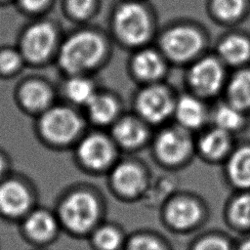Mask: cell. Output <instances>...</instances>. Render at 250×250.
Returning a JSON list of instances; mask_svg holds the SVG:
<instances>
[{"mask_svg":"<svg viewBox=\"0 0 250 250\" xmlns=\"http://www.w3.org/2000/svg\"><path fill=\"white\" fill-rule=\"evenodd\" d=\"M221 99L250 115V66L229 70Z\"/></svg>","mask_w":250,"mask_h":250,"instance_id":"d6986e66","label":"cell"},{"mask_svg":"<svg viewBox=\"0 0 250 250\" xmlns=\"http://www.w3.org/2000/svg\"><path fill=\"white\" fill-rule=\"evenodd\" d=\"M229 223L239 229H250V190H235L226 205Z\"/></svg>","mask_w":250,"mask_h":250,"instance_id":"cb8c5ba5","label":"cell"},{"mask_svg":"<svg viewBox=\"0 0 250 250\" xmlns=\"http://www.w3.org/2000/svg\"><path fill=\"white\" fill-rule=\"evenodd\" d=\"M226 183L235 190H250V140L237 142L222 164Z\"/></svg>","mask_w":250,"mask_h":250,"instance_id":"e0dca14e","label":"cell"},{"mask_svg":"<svg viewBox=\"0 0 250 250\" xmlns=\"http://www.w3.org/2000/svg\"><path fill=\"white\" fill-rule=\"evenodd\" d=\"M81 128L77 114L66 107H54L48 110L41 119L43 134L55 143H67L72 140Z\"/></svg>","mask_w":250,"mask_h":250,"instance_id":"2e32d148","label":"cell"},{"mask_svg":"<svg viewBox=\"0 0 250 250\" xmlns=\"http://www.w3.org/2000/svg\"><path fill=\"white\" fill-rule=\"evenodd\" d=\"M91 119L99 125H112L122 114L117 97L108 93H96L87 104Z\"/></svg>","mask_w":250,"mask_h":250,"instance_id":"603a6c76","label":"cell"},{"mask_svg":"<svg viewBox=\"0 0 250 250\" xmlns=\"http://www.w3.org/2000/svg\"><path fill=\"white\" fill-rule=\"evenodd\" d=\"M177 96L167 81L138 86L132 97V111L155 130L172 122Z\"/></svg>","mask_w":250,"mask_h":250,"instance_id":"5b68a950","label":"cell"},{"mask_svg":"<svg viewBox=\"0 0 250 250\" xmlns=\"http://www.w3.org/2000/svg\"><path fill=\"white\" fill-rule=\"evenodd\" d=\"M236 143L235 136L212 124L194 135L196 156L211 165H222Z\"/></svg>","mask_w":250,"mask_h":250,"instance_id":"7c38bea8","label":"cell"},{"mask_svg":"<svg viewBox=\"0 0 250 250\" xmlns=\"http://www.w3.org/2000/svg\"><path fill=\"white\" fill-rule=\"evenodd\" d=\"M148 165L139 157H127L116 161L109 173V183L113 191L122 199L144 198L152 180Z\"/></svg>","mask_w":250,"mask_h":250,"instance_id":"52a82bcc","label":"cell"},{"mask_svg":"<svg viewBox=\"0 0 250 250\" xmlns=\"http://www.w3.org/2000/svg\"><path fill=\"white\" fill-rule=\"evenodd\" d=\"M191 250H234L230 241L219 234H208L198 238Z\"/></svg>","mask_w":250,"mask_h":250,"instance_id":"f546056e","label":"cell"},{"mask_svg":"<svg viewBox=\"0 0 250 250\" xmlns=\"http://www.w3.org/2000/svg\"><path fill=\"white\" fill-rule=\"evenodd\" d=\"M194 135L174 122L155 129L148 146L154 163L170 172L186 168L196 156Z\"/></svg>","mask_w":250,"mask_h":250,"instance_id":"3957f363","label":"cell"},{"mask_svg":"<svg viewBox=\"0 0 250 250\" xmlns=\"http://www.w3.org/2000/svg\"><path fill=\"white\" fill-rule=\"evenodd\" d=\"M24 231L34 240L44 241L51 239L57 231V222L53 215L44 210L30 213L23 223Z\"/></svg>","mask_w":250,"mask_h":250,"instance_id":"d4e9b609","label":"cell"},{"mask_svg":"<svg viewBox=\"0 0 250 250\" xmlns=\"http://www.w3.org/2000/svg\"><path fill=\"white\" fill-rule=\"evenodd\" d=\"M100 204L94 194L76 191L62 204L60 215L64 227L75 233H85L94 229L100 217Z\"/></svg>","mask_w":250,"mask_h":250,"instance_id":"30bf717a","label":"cell"},{"mask_svg":"<svg viewBox=\"0 0 250 250\" xmlns=\"http://www.w3.org/2000/svg\"><path fill=\"white\" fill-rule=\"evenodd\" d=\"M126 250H167L162 239L148 232H137L125 242Z\"/></svg>","mask_w":250,"mask_h":250,"instance_id":"f1b7e54d","label":"cell"},{"mask_svg":"<svg viewBox=\"0 0 250 250\" xmlns=\"http://www.w3.org/2000/svg\"><path fill=\"white\" fill-rule=\"evenodd\" d=\"M21 5L28 11H38L47 2V0H21Z\"/></svg>","mask_w":250,"mask_h":250,"instance_id":"d6a6232c","label":"cell"},{"mask_svg":"<svg viewBox=\"0 0 250 250\" xmlns=\"http://www.w3.org/2000/svg\"><path fill=\"white\" fill-rule=\"evenodd\" d=\"M159 27L153 13L137 0L120 3L111 19L115 39L130 52L153 44Z\"/></svg>","mask_w":250,"mask_h":250,"instance_id":"7a4b0ae2","label":"cell"},{"mask_svg":"<svg viewBox=\"0 0 250 250\" xmlns=\"http://www.w3.org/2000/svg\"><path fill=\"white\" fill-rule=\"evenodd\" d=\"M65 92L71 101L86 105L97 93L93 83L83 77L70 79L65 86Z\"/></svg>","mask_w":250,"mask_h":250,"instance_id":"83f0119b","label":"cell"},{"mask_svg":"<svg viewBox=\"0 0 250 250\" xmlns=\"http://www.w3.org/2000/svg\"><path fill=\"white\" fill-rule=\"evenodd\" d=\"M93 242L99 250H119L125 245L121 230L112 225H103L93 233Z\"/></svg>","mask_w":250,"mask_h":250,"instance_id":"484cf974","label":"cell"},{"mask_svg":"<svg viewBox=\"0 0 250 250\" xmlns=\"http://www.w3.org/2000/svg\"><path fill=\"white\" fill-rule=\"evenodd\" d=\"M208 11L217 24L232 28L245 20L248 5L246 0H210Z\"/></svg>","mask_w":250,"mask_h":250,"instance_id":"7402d4cb","label":"cell"},{"mask_svg":"<svg viewBox=\"0 0 250 250\" xmlns=\"http://www.w3.org/2000/svg\"><path fill=\"white\" fill-rule=\"evenodd\" d=\"M21 62L19 54L13 50L0 52V70L3 72H12L18 68Z\"/></svg>","mask_w":250,"mask_h":250,"instance_id":"4dcf8cb0","label":"cell"},{"mask_svg":"<svg viewBox=\"0 0 250 250\" xmlns=\"http://www.w3.org/2000/svg\"><path fill=\"white\" fill-rule=\"evenodd\" d=\"M2 171H3V161H2V159L0 158V175H1Z\"/></svg>","mask_w":250,"mask_h":250,"instance_id":"e575fe53","label":"cell"},{"mask_svg":"<svg viewBox=\"0 0 250 250\" xmlns=\"http://www.w3.org/2000/svg\"><path fill=\"white\" fill-rule=\"evenodd\" d=\"M234 250H250V237L243 239Z\"/></svg>","mask_w":250,"mask_h":250,"instance_id":"836d02e7","label":"cell"},{"mask_svg":"<svg viewBox=\"0 0 250 250\" xmlns=\"http://www.w3.org/2000/svg\"><path fill=\"white\" fill-rule=\"evenodd\" d=\"M153 44L172 67L185 68L211 51V38L206 26L189 20L174 21L160 26Z\"/></svg>","mask_w":250,"mask_h":250,"instance_id":"6da1fadb","label":"cell"},{"mask_svg":"<svg viewBox=\"0 0 250 250\" xmlns=\"http://www.w3.org/2000/svg\"><path fill=\"white\" fill-rule=\"evenodd\" d=\"M95 4V0H68V7L73 16L77 18L87 17Z\"/></svg>","mask_w":250,"mask_h":250,"instance_id":"1f68e13d","label":"cell"},{"mask_svg":"<svg viewBox=\"0 0 250 250\" xmlns=\"http://www.w3.org/2000/svg\"><path fill=\"white\" fill-rule=\"evenodd\" d=\"M212 51L229 70L250 66V33L229 28L217 38Z\"/></svg>","mask_w":250,"mask_h":250,"instance_id":"4fadbf2b","label":"cell"},{"mask_svg":"<svg viewBox=\"0 0 250 250\" xmlns=\"http://www.w3.org/2000/svg\"><path fill=\"white\" fill-rule=\"evenodd\" d=\"M210 124L236 137L248 129L250 115L219 99L211 105Z\"/></svg>","mask_w":250,"mask_h":250,"instance_id":"ac0fdd59","label":"cell"},{"mask_svg":"<svg viewBox=\"0 0 250 250\" xmlns=\"http://www.w3.org/2000/svg\"><path fill=\"white\" fill-rule=\"evenodd\" d=\"M30 194L19 182L9 181L0 185V211L9 217L24 215L30 206Z\"/></svg>","mask_w":250,"mask_h":250,"instance_id":"44dd1931","label":"cell"},{"mask_svg":"<svg viewBox=\"0 0 250 250\" xmlns=\"http://www.w3.org/2000/svg\"><path fill=\"white\" fill-rule=\"evenodd\" d=\"M165 223L177 231H188L197 227L205 217V204L197 195L175 191L163 203Z\"/></svg>","mask_w":250,"mask_h":250,"instance_id":"ba28073f","label":"cell"},{"mask_svg":"<svg viewBox=\"0 0 250 250\" xmlns=\"http://www.w3.org/2000/svg\"><path fill=\"white\" fill-rule=\"evenodd\" d=\"M184 69L185 91L209 103L222 98L229 69L213 51L199 57Z\"/></svg>","mask_w":250,"mask_h":250,"instance_id":"277c9868","label":"cell"},{"mask_svg":"<svg viewBox=\"0 0 250 250\" xmlns=\"http://www.w3.org/2000/svg\"><path fill=\"white\" fill-rule=\"evenodd\" d=\"M210 103L188 92L178 93L172 122L196 134L210 124Z\"/></svg>","mask_w":250,"mask_h":250,"instance_id":"5bb4252c","label":"cell"},{"mask_svg":"<svg viewBox=\"0 0 250 250\" xmlns=\"http://www.w3.org/2000/svg\"><path fill=\"white\" fill-rule=\"evenodd\" d=\"M171 65L154 44L131 52L127 69L138 86L166 81Z\"/></svg>","mask_w":250,"mask_h":250,"instance_id":"9c48e42d","label":"cell"},{"mask_svg":"<svg viewBox=\"0 0 250 250\" xmlns=\"http://www.w3.org/2000/svg\"><path fill=\"white\" fill-rule=\"evenodd\" d=\"M54 28L45 22L30 26L23 36L22 49L27 58L32 61H42L48 57L55 45Z\"/></svg>","mask_w":250,"mask_h":250,"instance_id":"ffe728a7","label":"cell"},{"mask_svg":"<svg viewBox=\"0 0 250 250\" xmlns=\"http://www.w3.org/2000/svg\"><path fill=\"white\" fill-rule=\"evenodd\" d=\"M22 103L29 108L39 109L45 107L50 100L51 93L48 87L39 81H30L23 85L21 91Z\"/></svg>","mask_w":250,"mask_h":250,"instance_id":"4316f807","label":"cell"},{"mask_svg":"<svg viewBox=\"0 0 250 250\" xmlns=\"http://www.w3.org/2000/svg\"><path fill=\"white\" fill-rule=\"evenodd\" d=\"M154 129L133 111L123 113L112 125L110 137L121 150L137 153L149 146Z\"/></svg>","mask_w":250,"mask_h":250,"instance_id":"8fae6325","label":"cell"},{"mask_svg":"<svg viewBox=\"0 0 250 250\" xmlns=\"http://www.w3.org/2000/svg\"><path fill=\"white\" fill-rule=\"evenodd\" d=\"M107 51L102 35L93 31H82L70 37L62 47L60 62L68 72H81L97 66Z\"/></svg>","mask_w":250,"mask_h":250,"instance_id":"8992f818","label":"cell"},{"mask_svg":"<svg viewBox=\"0 0 250 250\" xmlns=\"http://www.w3.org/2000/svg\"><path fill=\"white\" fill-rule=\"evenodd\" d=\"M117 146L111 139L102 134H92L80 144L78 155L81 161L94 170H104L116 163Z\"/></svg>","mask_w":250,"mask_h":250,"instance_id":"9a60e30c","label":"cell"}]
</instances>
